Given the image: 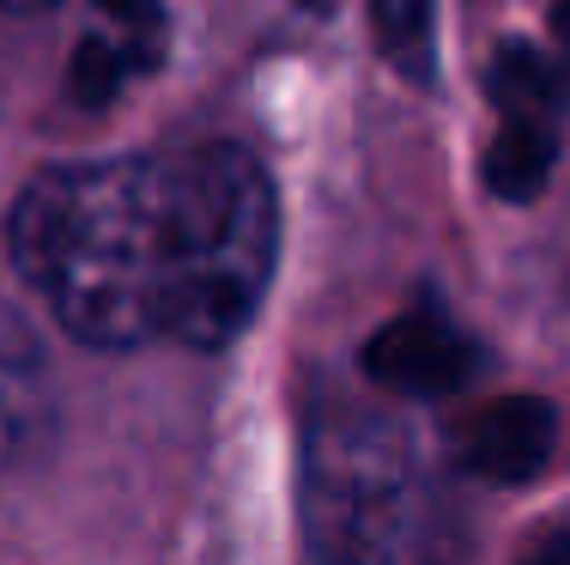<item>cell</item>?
Masks as SVG:
<instances>
[{"label":"cell","instance_id":"obj_1","mask_svg":"<svg viewBox=\"0 0 570 565\" xmlns=\"http://www.w3.org/2000/svg\"><path fill=\"white\" fill-rule=\"evenodd\" d=\"M12 267L73 341L219 353L279 255L274 177L243 146H165L43 171L12 207Z\"/></svg>","mask_w":570,"mask_h":565},{"label":"cell","instance_id":"obj_2","mask_svg":"<svg viewBox=\"0 0 570 565\" xmlns=\"http://www.w3.org/2000/svg\"><path fill=\"white\" fill-rule=\"evenodd\" d=\"M309 565H455L461 505L450 468L401 413L322 401L304 432Z\"/></svg>","mask_w":570,"mask_h":565},{"label":"cell","instance_id":"obj_3","mask_svg":"<svg viewBox=\"0 0 570 565\" xmlns=\"http://www.w3.org/2000/svg\"><path fill=\"white\" fill-rule=\"evenodd\" d=\"M468 371H473V347L438 311L401 316L371 347V377L389 396H450V389H461Z\"/></svg>","mask_w":570,"mask_h":565},{"label":"cell","instance_id":"obj_4","mask_svg":"<svg viewBox=\"0 0 570 565\" xmlns=\"http://www.w3.org/2000/svg\"><path fill=\"white\" fill-rule=\"evenodd\" d=\"M547 444H552V413L534 408V401H504V408H485L455 426V456L492 480H522L528 468H540Z\"/></svg>","mask_w":570,"mask_h":565},{"label":"cell","instance_id":"obj_5","mask_svg":"<svg viewBox=\"0 0 570 565\" xmlns=\"http://www.w3.org/2000/svg\"><path fill=\"white\" fill-rule=\"evenodd\" d=\"M158 49V0H104V25L79 49V91L104 98L116 79L146 67Z\"/></svg>","mask_w":570,"mask_h":565},{"label":"cell","instance_id":"obj_6","mask_svg":"<svg viewBox=\"0 0 570 565\" xmlns=\"http://www.w3.org/2000/svg\"><path fill=\"white\" fill-rule=\"evenodd\" d=\"M43 408H49V371H43V353H37L31 329L19 316L0 311V456L24 450L43 426Z\"/></svg>","mask_w":570,"mask_h":565},{"label":"cell","instance_id":"obj_7","mask_svg":"<svg viewBox=\"0 0 570 565\" xmlns=\"http://www.w3.org/2000/svg\"><path fill=\"white\" fill-rule=\"evenodd\" d=\"M376 37L401 61H419L431 37V0H376Z\"/></svg>","mask_w":570,"mask_h":565},{"label":"cell","instance_id":"obj_8","mask_svg":"<svg viewBox=\"0 0 570 565\" xmlns=\"http://www.w3.org/2000/svg\"><path fill=\"white\" fill-rule=\"evenodd\" d=\"M7 12H24V7H43V0H0Z\"/></svg>","mask_w":570,"mask_h":565},{"label":"cell","instance_id":"obj_9","mask_svg":"<svg viewBox=\"0 0 570 565\" xmlns=\"http://www.w3.org/2000/svg\"><path fill=\"white\" fill-rule=\"evenodd\" d=\"M559 31H564V49H570V0H564V12H559Z\"/></svg>","mask_w":570,"mask_h":565}]
</instances>
